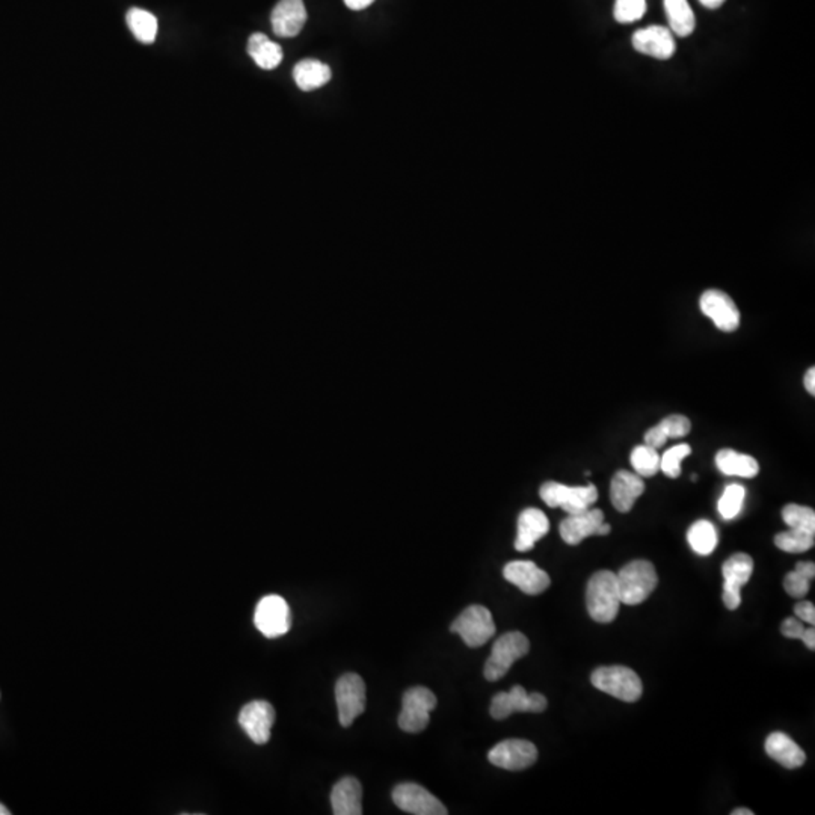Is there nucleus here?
I'll list each match as a JSON object with an SVG mask.
<instances>
[{
	"label": "nucleus",
	"instance_id": "1",
	"mask_svg": "<svg viewBox=\"0 0 815 815\" xmlns=\"http://www.w3.org/2000/svg\"><path fill=\"white\" fill-rule=\"evenodd\" d=\"M616 574L598 571L587 583L586 607L589 616L599 624H608L617 616L621 607Z\"/></svg>",
	"mask_w": 815,
	"mask_h": 815
},
{
	"label": "nucleus",
	"instance_id": "2",
	"mask_svg": "<svg viewBox=\"0 0 815 815\" xmlns=\"http://www.w3.org/2000/svg\"><path fill=\"white\" fill-rule=\"evenodd\" d=\"M621 603L637 606L648 599L658 585L654 565L648 560H635L626 565L616 576Z\"/></svg>",
	"mask_w": 815,
	"mask_h": 815
},
{
	"label": "nucleus",
	"instance_id": "3",
	"mask_svg": "<svg viewBox=\"0 0 815 815\" xmlns=\"http://www.w3.org/2000/svg\"><path fill=\"white\" fill-rule=\"evenodd\" d=\"M591 681L599 692L624 702L639 701L644 684L635 670L626 666H603L592 674Z\"/></svg>",
	"mask_w": 815,
	"mask_h": 815
},
{
	"label": "nucleus",
	"instance_id": "4",
	"mask_svg": "<svg viewBox=\"0 0 815 815\" xmlns=\"http://www.w3.org/2000/svg\"><path fill=\"white\" fill-rule=\"evenodd\" d=\"M530 642L520 631H511L498 637L486 660L484 675L488 681H498L509 672L512 665L521 657L527 656Z\"/></svg>",
	"mask_w": 815,
	"mask_h": 815
},
{
	"label": "nucleus",
	"instance_id": "5",
	"mask_svg": "<svg viewBox=\"0 0 815 815\" xmlns=\"http://www.w3.org/2000/svg\"><path fill=\"white\" fill-rule=\"evenodd\" d=\"M539 495L546 506L562 507L568 515H574L587 511L598 500V489L596 485L566 486L559 482H545Z\"/></svg>",
	"mask_w": 815,
	"mask_h": 815
},
{
	"label": "nucleus",
	"instance_id": "6",
	"mask_svg": "<svg viewBox=\"0 0 815 815\" xmlns=\"http://www.w3.org/2000/svg\"><path fill=\"white\" fill-rule=\"evenodd\" d=\"M436 707V697L429 688H408L402 698L399 727L402 731L417 734L426 729L431 711Z\"/></svg>",
	"mask_w": 815,
	"mask_h": 815
},
{
	"label": "nucleus",
	"instance_id": "7",
	"mask_svg": "<svg viewBox=\"0 0 815 815\" xmlns=\"http://www.w3.org/2000/svg\"><path fill=\"white\" fill-rule=\"evenodd\" d=\"M450 631L461 636L470 648H479L493 639L495 624L488 608L484 606H470L452 624Z\"/></svg>",
	"mask_w": 815,
	"mask_h": 815
},
{
	"label": "nucleus",
	"instance_id": "8",
	"mask_svg": "<svg viewBox=\"0 0 815 815\" xmlns=\"http://www.w3.org/2000/svg\"><path fill=\"white\" fill-rule=\"evenodd\" d=\"M340 725L349 728L366 709V684L357 674H344L335 684Z\"/></svg>",
	"mask_w": 815,
	"mask_h": 815
},
{
	"label": "nucleus",
	"instance_id": "9",
	"mask_svg": "<svg viewBox=\"0 0 815 815\" xmlns=\"http://www.w3.org/2000/svg\"><path fill=\"white\" fill-rule=\"evenodd\" d=\"M254 624L257 630L268 639H277L290 630L291 613L286 599L280 596H268L257 604Z\"/></svg>",
	"mask_w": 815,
	"mask_h": 815
},
{
	"label": "nucleus",
	"instance_id": "10",
	"mask_svg": "<svg viewBox=\"0 0 815 815\" xmlns=\"http://www.w3.org/2000/svg\"><path fill=\"white\" fill-rule=\"evenodd\" d=\"M754 573V560L749 555L737 553L723 564V604L729 610H736L741 604V587L749 582Z\"/></svg>",
	"mask_w": 815,
	"mask_h": 815
},
{
	"label": "nucleus",
	"instance_id": "11",
	"mask_svg": "<svg viewBox=\"0 0 815 815\" xmlns=\"http://www.w3.org/2000/svg\"><path fill=\"white\" fill-rule=\"evenodd\" d=\"M488 759L493 766L504 770H525L538 759V749L532 741L511 739L494 746L489 750Z\"/></svg>",
	"mask_w": 815,
	"mask_h": 815
},
{
	"label": "nucleus",
	"instance_id": "12",
	"mask_svg": "<svg viewBox=\"0 0 815 815\" xmlns=\"http://www.w3.org/2000/svg\"><path fill=\"white\" fill-rule=\"evenodd\" d=\"M392 802L402 811L414 815H447V808L422 785L405 782L392 790Z\"/></svg>",
	"mask_w": 815,
	"mask_h": 815
},
{
	"label": "nucleus",
	"instance_id": "13",
	"mask_svg": "<svg viewBox=\"0 0 815 815\" xmlns=\"http://www.w3.org/2000/svg\"><path fill=\"white\" fill-rule=\"evenodd\" d=\"M546 708V698L541 693L525 692V688L514 686L511 692L497 693L491 702V716L495 720L507 718L516 711L525 713H543Z\"/></svg>",
	"mask_w": 815,
	"mask_h": 815
},
{
	"label": "nucleus",
	"instance_id": "14",
	"mask_svg": "<svg viewBox=\"0 0 815 815\" xmlns=\"http://www.w3.org/2000/svg\"><path fill=\"white\" fill-rule=\"evenodd\" d=\"M699 307L707 318L723 332H734L740 326V311L731 296L722 290H707L702 293Z\"/></svg>",
	"mask_w": 815,
	"mask_h": 815
},
{
	"label": "nucleus",
	"instance_id": "15",
	"mask_svg": "<svg viewBox=\"0 0 815 815\" xmlns=\"http://www.w3.org/2000/svg\"><path fill=\"white\" fill-rule=\"evenodd\" d=\"M275 709L268 701H252L239 713V725L256 745H266L270 739Z\"/></svg>",
	"mask_w": 815,
	"mask_h": 815
},
{
	"label": "nucleus",
	"instance_id": "16",
	"mask_svg": "<svg viewBox=\"0 0 815 815\" xmlns=\"http://www.w3.org/2000/svg\"><path fill=\"white\" fill-rule=\"evenodd\" d=\"M507 582L515 585L527 596H539L550 587V576L530 560H515L503 569Z\"/></svg>",
	"mask_w": 815,
	"mask_h": 815
},
{
	"label": "nucleus",
	"instance_id": "17",
	"mask_svg": "<svg viewBox=\"0 0 815 815\" xmlns=\"http://www.w3.org/2000/svg\"><path fill=\"white\" fill-rule=\"evenodd\" d=\"M633 47L639 54L660 61L670 59L677 50L674 34L663 26H648L636 32L633 36Z\"/></svg>",
	"mask_w": 815,
	"mask_h": 815
},
{
	"label": "nucleus",
	"instance_id": "18",
	"mask_svg": "<svg viewBox=\"0 0 815 815\" xmlns=\"http://www.w3.org/2000/svg\"><path fill=\"white\" fill-rule=\"evenodd\" d=\"M305 22H307V9L304 0H280L270 15L273 32L281 38L300 36Z\"/></svg>",
	"mask_w": 815,
	"mask_h": 815
},
{
	"label": "nucleus",
	"instance_id": "19",
	"mask_svg": "<svg viewBox=\"0 0 815 815\" xmlns=\"http://www.w3.org/2000/svg\"><path fill=\"white\" fill-rule=\"evenodd\" d=\"M603 523V511L589 507L587 511L566 516L560 523V536L568 545H578L589 536H596V530Z\"/></svg>",
	"mask_w": 815,
	"mask_h": 815
},
{
	"label": "nucleus",
	"instance_id": "20",
	"mask_svg": "<svg viewBox=\"0 0 815 815\" xmlns=\"http://www.w3.org/2000/svg\"><path fill=\"white\" fill-rule=\"evenodd\" d=\"M550 530V521L543 511L536 507H527L518 516V534L515 539V550L525 553L534 550L535 544L544 538Z\"/></svg>",
	"mask_w": 815,
	"mask_h": 815
},
{
	"label": "nucleus",
	"instance_id": "21",
	"mask_svg": "<svg viewBox=\"0 0 815 815\" xmlns=\"http://www.w3.org/2000/svg\"><path fill=\"white\" fill-rule=\"evenodd\" d=\"M644 491L645 484L639 474L621 470L613 476L610 484V500L616 511L627 514L633 509L636 500L644 494Z\"/></svg>",
	"mask_w": 815,
	"mask_h": 815
},
{
	"label": "nucleus",
	"instance_id": "22",
	"mask_svg": "<svg viewBox=\"0 0 815 815\" xmlns=\"http://www.w3.org/2000/svg\"><path fill=\"white\" fill-rule=\"evenodd\" d=\"M362 784L355 778H343L331 791V805L335 815L362 814Z\"/></svg>",
	"mask_w": 815,
	"mask_h": 815
},
{
	"label": "nucleus",
	"instance_id": "23",
	"mask_svg": "<svg viewBox=\"0 0 815 815\" xmlns=\"http://www.w3.org/2000/svg\"><path fill=\"white\" fill-rule=\"evenodd\" d=\"M766 752L771 759L779 762L785 769H799L807 761V755L784 732H773L767 737Z\"/></svg>",
	"mask_w": 815,
	"mask_h": 815
},
{
	"label": "nucleus",
	"instance_id": "24",
	"mask_svg": "<svg viewBox=\"0 0 815 815\" xmlns=\"http://www.w3.org/2000/svg\"><path fill=\"white\" fill-rule=\"evenodd\" d=\"M690 429H692V423L686 415H669L645 433V444L658 449V447H663L666 441L670 438H683V436L688 435Z\"/></svg>",
	"mask_w": 815,
	"mask_h": 815
},
{
	"label": "nucleus",
	"instance_id": "25",
	"mask_svg": "<svg viewBox=\"0 0 815 815\" xmlns=\"http://www.w3.org/2000/svg\"><path fill=\"white\" fill-rule=\"evenodd\" d=\"M716 465L727 476L755 477L759 474V465L757 459L750 454L739 453L736 450L723 449L716 454Z\"/></svg>",
	"mask_w": 815,
	"mask_h": 815
},
{
	"label": "nucleus",
	"instance_id": "26",
	"mask_svg": "<svg viewBox=\"0 0 815 815\" xmlns=\"http://www.w3.org/2000/svg\"><path fill=\"white\" fill-rule=\"evenodd\" d=\"M293 79L302 91L322 88L331 80L330 66L318 59H304L293 68Z\"/></svg>",
	"mask_w": 815,
	"mask_h": 815
},
{
	"label": "nucleus",
	"instance_id": "27",
	"mask_svg": "<svg viewBox=\"0 0 815 815\" xmlns=\"http://www.w3.org/2000/svg\"><path fill=\"white\" fill-rule=\"evenodd\" d=\"M248 54L263 70H273L282 61V49L265 34H254L248 41Z\"/></svg>",
	"mask_w": 815,
	"mask_h": 815
},
{
	"label": "nucleus",
	"instance_id": "28",
	"mask_svg": "<svg viewBox=\"0 0 815 815\" xmlns=\"http://www.w3.org/2000/svg\"><path fill=\"white\" fill-rule=\"evenodd\" d=\"M665 11L672 34L681 38L692 36L697 26V18L688 0H665Z\"/></svg>",
	"mask_w": 815,
	"mask_h": 815
},
{
	"label": "nucleus",
	"instance_id": "29",
	"mask_svg": "<svg viewBox=\"0 0 815 815\" xmlns=\"http://www.w3.org/2000/svg\"><path fill=\"white\" fill-rule=\"evenodd\" d=\"M128 27L138 41L151 45L158 36V18L146 9L132 8L126 15Z\"/></svg>",
	"mask_w": 815,
	"mask_h": 815
},
{
	"label": "nucleus",
	"instance_id": "30",
	"mask_svg": "<svg viewBox=\"0 0 815 815\" xmlns=\"http://www.w3.org/2000/svg\"><path fill=\"white\" fill-rule=\"evenodd\" d=\"M688 541L697 555H708L718 546V532L709 521L699 520L688 529Z\"/></svg>",
	"mask_w": 815,
	"mask_h": 815
},
{
	"label": "nucleus",
	"instance_id": "31",
	"mask_svg": "<svg viewBox=\"0 0 815 815\" xmlns=\"http://www.w3.org/2000/svg\"><path fill=\"white\" fill-rule=\"evenodd\" d=\"M630 461L636 474L640 477L656 476L660 472V454L651 445L640 444L635 447L631 452Z\"/></svg>",
	"mask_w": 815,
	"mask_h": 815
},
{
	"label": "nucleus",
	"instance_id": "32",
	"mask_svg": "<svg viewBox=\"0 0 815 815\" xmlns=\"http://www.w3.org/2000/svg\"><path fill=\"white\" fill-rule=\"evenodd\" d=\"M815 534H810L805 530L790 529L789 532L776 535L775 544L778 548L785 553H805L814 546Z\"/></svg>",
	"mask_w": 815,
	"mask_h": 815
},
{
	"label": "nucleus",
	"instance_id": "33",
	"mask_svg": "<svg viewBox=\"0 0 815 815\" xmlns=\"http://www.w3.org/2000/svg\"><path fill=\"white\" fill-rule=\"evenodd\" d=\"M782 520L790 529L805 530L810 534H815V512L811 507L787 504L782 509Z\"/></svg>",
	"mask_w": 815,
	"mask_h": 815
},
{
	"label": "nucleus",
	"instance_id": "34",
	"mask_svg": "<svg viewBox=\"0 0 815 815\" xmlns=\"http://www.w3.org/2000/svg\"><path fill=\"white\" fill-rule=\"evenodd\" d=\"M746 489L737 484L727 486L722 497L718 500V514L725 520H732L740 514L743 502H745Z\"/></svg>",
	"mask_w": 815,
	"mask_h": 815
},
{
	"label": "nucleus",
	"instance_id": "35",
	"mask_svg": "<svg viewBox=\"0 0 815 815\" xmlns=\"http://www.w3.org/2000/svg\"><path fill=\"white\" fill-rule=\"evenodd\" d=\"M692 453V447L688 444H678L670 447L660 456V470L670 479L681 476V463Z\"/></svg>",
	"mask_w": 815,
	"mask_h": 815
},
{
	"label": "nucleus",
	"instance_id": "36",
	"mask_svg": "<svg viewBox=\"0 0 815 815\" xmlns=\"http://www.w3.org/2000/svg\"><path fill=\"white\" fill-rule=\"evenodd\" d=\"M647 13V0H616L613 15L617 23L628 25L644 17Z\"/></svg>",
	"mask_w": 815,
	"mask_h": 815
},
{
	"label": "nucleus",
	"instance_id": "37",
	"mask_svg": "<svg viewBox=\"0 0 815 815\" xmlns=\"http://www.w3.org/2000/svg\"><path fill=\"white\" fill-rule=\"evenodd\" d=\"M784 589L793 598H803L810 592V578L803 577L798 571H791L785 576Z\"/></svg>",
	"mask_w": 815,
	"mask_h": 815
},
{
	"label": "nucleus",
	"instance_id": "38",
	"mask_svg": "<svg viewBox=\"0 0 815 815\" xmlns=\"http://www.w3.org/2000/svg\"><path fill=\"white\" fill-rule=\"evenodd\" d=\"M803 630H805V627H803L802 621L798 619V617H789L780 626V633L785 637H789V639H800Z\"/></svg>",
	"mask_w": 815,
	"mask_h": 815
},
{
	"label": "nucleus",
	"instance_id": "39",
	"mask_svg": "<svg viewBox=\"0 0 815 815\" xmlns=\"http://www.w3.org/2000/svg\"><path fill=\"white\" fill-rule=\"evenodd\" d=\"M794 615L800 621L807 622L810 626H814L815 624V607L814 604L810 603V601H802V603L796 604L794 606Z\"/></svg>",
	"mask_w": 815,
	"mask_h": 815
},
{
	"label": "nucleus",
	"instance_id": "40",
	"mask_svg": "<svg viewBox=\"0 0 815 815\" xmlns=\"http://www.w3.org/2000/svg\"><path fill=\"white\" fill-rule=\"evenodd\" d=\"M794 571H798L799 574H802L803 577L810 578V580L815 577V565L812 562H799Z\"/></svg>",
	"mask_w": 815,
	"mask_h": 815
},
{
	"label": "nucleus",
	"instance_id": "41",
	"mask_svg": "<svg viewBox=\"0 0 815 815\" xmlns=\"http://www.w3.org/2000/svg\"><path fill=\"white\" fill-rule=\"evenodd\" d=\"M800 640H803V644L807 645L808 648L814 651L815 649V630L814 626L810 627V628H805L803 630L802 637Z\"/></svg>",
	"mask_w": 815,
	"mask_h": 815
},
{
	"label": "nucleus",
	"instance_id": "42",
	"mask_svg": "<svg viewBox=\"0 0 815 815\" xmlns=\"http://www.w3.org/2000/svg\"><path fill=\"white\" fill-rule=\"evenodd\" d=\"M375 0H344V4L348 8L353 9V11H360V9H366L367 6H371Z\"/></svg>",
	"mask_w": 815,
	"mask_h": 815
},
{
	"label": "nucleus",
	"instance_id": "43",
	"mask_svg": "<svg viewBox=\"0 0 815 815\" xmlns=\"http://www.w3.org/2000/svg\"><path fill=\"white\" fill-rule=\"evenodd\" d=\"M805 388H807L808 392H811L812 396L815 394V369L811 367L810 371L807 372V375H805Z\"/></svg>",
	"mask_w": 815,
	"mask_h": 815
},
{
	"label": "nucleus",
	"instance_id": "44",
	"mask_svg": "<svg viewBox=\"0 0 815 815\" xmlns=\"http://www.w3.org/2000/svg\"><path fill=\"white\" fill-rule=\"evenodd\" d=\"M699 2H701V4L706 6V8L718 9L720 8V6H722V5L727 2V0H699Z\"/></svg>",
	"mask_w": 815,
	"mask_h": 815
},
{
	"label": "nucleus",
	"instance_id": "45",
	"mask_svg": "<svg viewBox=\"0 0 815 815\" xmlns=\"http://www.w3.org/2000/svg\"><path fill=\"white\" fill-rule=\"evenodd\" d=\"M612 532V527L607 523H603V525H599L598 530H596V536H607L608 534Z\"/></svg>",
	"mask_w": 815,
	"mask_h": 815
},
{
	"label": "nucleus",
	"instance_id": "46",
	"mask_svg": "<svg viewBox=\"0 0 815 815\" xmlns=\"http://www.w3.org/2000/svg\"><path fill=\"white\" fill-rule=\"evenodd\" d=\"M732 815H754V812L750 811V810H746V808H739V810H734L731 812Z\"/></svg>",
	"mask_w": 815,
	"mask_h": 815
},
{
	"label": "nucleus",
	"instance_id": "47",
	"mask_svg": "<svg viewBox=\"0 0 815 815\" xmlns=\"http://www.w3.org/2000/svg\"><path fill=\"white\" fill-rule=\"evenodd\" d=\"M9 814H11V812H9L8 810H6V808H5L4 805H2V803H0V815H9Z\"/></svg>",
	"mask_w": 815,
	"mask_h": 815
}]
</instances>
